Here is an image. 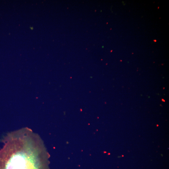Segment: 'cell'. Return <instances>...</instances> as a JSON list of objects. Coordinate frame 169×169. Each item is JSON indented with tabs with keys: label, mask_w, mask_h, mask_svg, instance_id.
I'll list each match as a JSON object with an SVG mask.
<instances>
[{
	"label": "cell",
	"mask_w": 169,
	"mask_h": 169,
	"mask_svg": "<svg viewBox=\"0 0 169 169\" xmlns=\"http://www.w3.org/2000/svg\"><path fill=\"white\" fill-rule=\"evenodd\" d=\"M17 151L11 156L5 169H38L37 161L32 152L28 149Z\"/></svg>",
	"instance_id": "1"
},
{
	"label": "cell",
	"mask_w": 169,
	"mask_h": 169,
	"mask_svg": "<svg viewBox=\"0 0 169 169\" xmlns=\"http://www.w3.org/2000/svg\"><path fill=\"white\" fill-rule=\"evenodd\" d=\"M30 29L32 30L33 29V27H30Z\"/></svg>",
	"instance_id": "2"
}]
</instances>
